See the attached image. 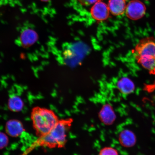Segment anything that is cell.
Segmentation results:
<instances>
[{"label":"cell","instance_id":"8","mask_svg":"<svg viewBox=\"0 0 155 155\" xmlns=\"http://www.w3.org/2000/svg\"><path fill=\"white\" fill-rule=\"evenodd\" d=\"M38 35L31 29L27 28L21 33L20 41L21 45L25 48L29 47L34 44L38 40Z\"/></svg>","mask_w":155,"mask_h":155},{"label":"cell","instance_id":"13","mask_svg":"<svg viewBox=\"0 0 155 155\" xmlns=\"http://www.w3.org/2000/svg\"><path fill=\"white\" fill-rule=\"evenodd\" d=\"M99 155H119L117 151L111 147H106L101 150Z\"/></svg>","mask_w":155,"mask_h":155},{"label":"cell","instance_id":"15","mask_svg":"<svg viewBox=\"0 0 155 155\" xmlns=\"http://www.w3.org/2000/svg\"><path fill=\"white\" fill-rule=\"evenodd\" d=\"M77 1L82 5H87L97 2H98L100 1L101 0H77Z\"/></svg>","mask_w":155,"mask_h":155},{"label":"cell","instance_id":"14","mask_svg":"<svg viewBox=\"0 0 155 155\" xmlns=\"http://www.w3.org/2000/svg\"><path fill=\"white\" fill-rule=\"evenodd\" d=\"M9 143V139L4 133L0 132V150L6 147Z\"/></svg>","mask_w":155,"mask_h":155},{"label":"cell","instance_id":"5","mask_svg":"<svg viewBox=\"0 0 155 155\" xmlns=\"http://www.w3.org/2000/svg\"><path fill=\"white\" fill-rule=\"evenodd\" d=\"M109 9L105 3L99 1L95 4L91 9L92 16L96 20L102 21L107 19L109 15Z\"/></svg>","mask_w":155,"mask_h":155},{"label":"cell","instance_id":"9","mask_svg":"<svg viewBox=\"0 0 155 155\" xmlns=\"http://www.w3.org/2000/svg\"><path fill=\"white\" fill-rule=\"evenodd\" d=\"M119 140L123 146L131 147L135 145L136 142V138L132 131L129 130L125 129L120 133Z\"/></svg>","mask_w":155,"mask_h":155},{"label":"cell","instance_id":"4","mask_svg":"<svg viewBox=\"0 0 155 155\" xmlns=\"http://www.w3.org/2000/svg\"><path fill=\"white\" fill-rule=\"evenodd\" d=\"M146 10V7L142 2L134 0L130 2L127 6L126 15L132 20H137L144 16Z\"/></svg>","mask_w":155,"mask_h":155},{"label":"cell","instance_id":"12","mask_svg":"<svg viewBox=\"0 0 155 155\" xmlns=\"http://www.w3.org/2000/svg\"><path fill=\"white\" fill-rule=\"evenodd\" d=\"M24 102L20 97L13 95L9 99L8 107L11 111L19 112L22 111L24 108Z\"/></svg>","mask_w":155,"mask_h":155},{"label":"cell","instance_id":"2","mask_svg":"<svg viewBox=\"0 0 155 155\" xmlns=\"http://www.w3.org/2000/svg\"><path fill=\"white\" fill-rule=\"evenodd\" d=\"M31 116L33 126L38 137L47 134L59 120L53 110L38 106L32 108Z\"/></svg>","mask_w":155,"mask_h":155},{"label":"cell","instance_id":"1","mask_svg":"<svg viewBox=\"0 0 155 155\" xmlns=\"http://www.w3.org/2000/svg\"><path fill=\"white\" fill-rule=\"evenodd\" d=\"M72 121L71 119L59 120L51 131L43 136L39 137L32 147L40 146L49 148H62L66 143L68 133Z\"/></svg>","mask_w":155,"mask_h":155},{"label":"cell","instance_id":"7","mask_svg":"<svg viewBox=\"0 0 155 155\" xmlns=\"http://www.w3.org/2000/svg\"><path fill=\"white\" fill-rule=\"evenodd\" d=\"M99 116L101 120L106 125L112 124L115 121L116 118L112 107L108 104L102 107L100 112Z\"/></svg>","mask_w":155,"mask_h":155},{"label":"cell","instance_id":"6","mask_svg":"<svg viewBox=\"0 0 155 155\" xmlns=\"http://www.w3.org/2000/svg\"><path fill=\"white\" fill-rule=\"evenodd\" d=\"M5 130L8 135L15 137L20 136L25 131L22 123L20 121L15 119L8 121L6 124Z\"/></svg>","mask_w":155,"mask_h":155},{"label":"cell","instance_id":"16","mask_svg":"<svg viewBox=\"0 0 155 155\" xmlns=\"http://www.w3.org/2000/svg\"><path fill=\"white\" fill-rule=\"evenodd\" d=\"M41 1L44 2H48L50 0H41Z\"/></svg>","mask_w":155,"mask_h":155},{"label":"cell","instance_id":"10","mask_svg":"<svg viewBox=\"0 0 155 155\" xmlns=\"http://www.w3.org/2000/svg\"><path fill=\"white\" fill-rule=\"evenodd\" d=\"M108 7L112 15H119L124 13L127 6L125 0H110Z\"/></svg>","mask_w":155,"mask_h":155},{"label":"cell","instance_id":"11","mask_svg":"<svg viewBox=\"0 0 155 155\" xmlns=\"http://www.w3.org/2000/svg\"><path fill=\"white\" fill-rule=\"evenodd\" d=\"M118 89L122 94H128L132 93L135 90V85L130 79L124 77L118 81L117 83Z\"/></svg>","mask_w":155,"mask_h":155},{"label":"cell","instance_id":"3","mask_svg":"<svg viewBox=\"0 0 155 155\" xmlns=\"http://www.w3.org/2000/svg\"><path fill=\"white\" fill-rule=\"evenodd\" d=\"M134 52L137 63L150 74L155 75V38L141 39L136 46Z\"/></svg>","mask_w":155,"mask_h":155}]
</instances>
